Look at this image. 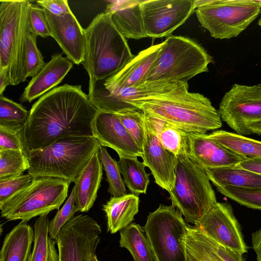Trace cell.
I'll use <instances>...</instances> for the list:
<instances>
[{
    "label": "cell",
    "instance_id": "6da1fadb",
    "mask_svg": "<svg viewBox=\"0 0 261 261\" xmlns=\"http://www.w3.org/2000/svg\"><path fill=\"white\" fill-rule=\"evenodd\" d=\"M98 111L81 85L65 84L48 91L32 106L24 127L28 153L63 138L94 136Z\"/></svg>",
    "mask_w": 261,
    "mask_h": 261
},
{
    "label": "cell",
    "instance_id": "7a4b0ae2",
    "mask_svg": "<svg viewBox=\"0 0 261 261\" xmlns=\"http://www.w3.org/2000/svg\"><path fill=\"white\" fill-rule=\"evenodd\" d=\"M188 89V82L178 83L128 103L185 133L206 134L221 128L222 122L219 111L211 100Z\"/></svg>",
    "mask_w": 261,
    "mask_h": 261
},
{
    "label": "cell",
    "instance_id": "3957f363",
    "mask_svg": "<svg viewBox=\"0 0 261 261\" xmlns=\"http://www.w3.org/2000/svg\"><path fill=\"white\" fill-rule=\"evenodd\" d=\"M86 45L81 64L89 80L108 79L120 71L135 56L116 28L111 14L97 15L85 29Z\"/></svg>",
    "mask_w": 261,
    "mask_h": 261
},
{
    "label": "cell",
    "instance_id": "277c9868",
    "mask_svg": "<svg viewBox=\"0 0 261 261\" xmlns=\"http://www.w3.org/2000/svg\"><path fill=\"white\" fill-rule=\"evenodd\" d=\"M94 136L72 137L60 139L44 147L28 151V174L34 178L49 177L69 184L101 146Z\"/></svg>",
    "mask_w": 261,
    "mask_h": 261
},
{
    "label": "cell",
    "instance_id": "5b68a950",
    "mask_svg": "<svg viewBox=\"0 0 261 261\" xmlns=\"http://www.w3.org/2000/svg\"><path fill=\"white\" fill-rule=\"evenodd\" d=\"M213 57L198 42L180 36H169L163 42L145 83L169 85L188 81L207 72Z\"/></svg>",
    "mask_w": 261,
    "mask_h": 261
},
{
    "label": "cell",
    "instance_id": "8992f818",
    "mask_svg": "<svg viewBox=\"0 0 261 261\" xmlns=\"http://www.w3.org/2000/svg\"><path fill=\"white\" fill-rule=\"evenodd\" d=\"M169 194L172 204L185 221L194 225L217 202L205 171L189 156L184 145L177 156L175 181Z\"/></svg>",
    "mask_w": 261,
    "mask_h": 261
},
{
    "label": "cell",
    "instance_id": "52a82bcc",
    "mask_svg": "<svg viewBox=\"0 0 261 261\" xmlns=\"http://www.w3.org/2000/svg\"><path fill=\"white\" fill-rule=\"evenodd\" d=\"M25 0L0 1V69H6L10 85L24 82L26 36L30 31L29 8Z\"/></svg>",
    "mask_w": 261,
    "mask_h": 261
},
{
    "label": "cell",
    "instance_id": "ba28073f",
    "mask_svg": "<svg viewBox=\"0 0 261 261\" xmlns=\"http://www.w3.org/2000/svg\"><path fill=\"white\" fill-rule=\"evenodd\" d=\"M194 6L201 26L219 39L237 37L261 12L256 0L194 1Z\"/></svg>",
    "mask_w": 261,
    "mask_h": 261
},
{
    "label": "cell",
    "instance_id": "9c48e42d",
    "mask_svg": "<svg viewBox=\"0 0 261 261\" xmlns=\"http://www.w3.org/2000/svg\"><path fill=\"white\" fill-rule=\"evenodd\" d=\"M70 184L53 177L34 178L30 185L0 206L1 217L8 221L28 222L59 210L67 197Z\"/></svg>",
    "mask_w": 261,
    "mask_h": 261
},
{
    "label": "cell",
    "instance_id": "30bf717a",
    "mask_svg": "<svg viewBox=\"0 0 261 261\" xmlns=\"http://www.w3.org/2000/svg\"><path fill=\"white\" fill-rule=\"evenodd\" d=\"M187 227L181 214L172 204H160L149 214L144 229L154 261H187Z\"/></svg>",
    "mask_w": 261,
    "mask_h": 261
},
{
    "label": "cell",
    "instance_id": "8fae6325",
    "mask_svg": "<svg viewBox=\"0 0 261 261\" xmlns=\"http://www.w3.org/2000/svg\"><path fill=\"white\" fill-rule=\"evenodd\" d=\"M101 233L100 226L93 218L83 214L74 217L55 240L58 261H91Z\"/></svg>",
    "mask_w": 261,
    "mask_h": 261
},
{
    "label": "cell",
    "instance_id": "7c38bea8",
    "mask_svg": "<svg viewBox=\"0 0 261 261\" xmlns=\"http://www.w3.org/2000/svg\"><path fill=\"white\" fill-rule=\"evenodd\" d=\"M218 111L221 120L237 134L247 135L248 126L261 121V90L235 84L225 93Z\"/></svg>",
    "mask_w": 261,
    "mask_h": 261
},
{
    "label": "cell",
    "instance_id": "4fadbf2b",
    "mask_svg": "<svg viewBox=\"0 0 261 261\" xmlns=\"http://www.w3.org/2000/svg\"><path fill=\"white\" fill-rule=\"evenodd\" d=\"M147 37L169 36L195 11L194 1L147 0L141 3Z\"/></svg>",
    "mask_w": 261,
    "mask_h": 261
},
{
    "label": "cell",
    "instance_id": "5bb4252c",
    "mask_svg": "<svg viewBox=\"0 0 261 261\" xmlns=\"http://www.w3.org/2000/svg\"><path fill=\"white\" fill-rule=\"evenodd\" d=\"M195 225L219 245L242 254L247 252L239 224L228 203L217 202Z\"/></svg>",
    "mask_w": 261,
    "mask_h": 261
},
{
    "label": "cell",
    "instance_id": "9a60e30c",
    "mask_svg": "<svg viewBox=\"0 0 261 261\" xmlns=\"http://www.w3.org/2000/svg\"><path fill=\"white\" fill-rule=\"evenodd\" d=\"M163 42L142 50L120 71L100 81L89 80V90L112 92L138 87L145 84L156 60Z\"/></svg>",
    "mask_w": 261,
    "mask_h": 261
},
{
    "label": "cell",
    "instance_id": "2e32d148",
    "mask_svg": "<svg viewBox=\"0 0 261 261\" xmlns=\"http://www.w3.org/2000/svg\"><path fill=\"white\" fill-rule=\"evenodd\" d=\"M93 130L101 145L113 149L119 157L142 156V150L116 114L98 111L93 122Z\"/></svg>",
    "mask_w": 261,
    "mask_h": 261
},
{
    "label": "cell",
    "instance_id": "e0dca14e",
    "mask_svg": "<svg viewBox=\"0 0 261 261\" xmlns=\"http://www.w3.org/2000/svg\"><path fill=\"white\" fill-rule=\"evenodd\" d=\"M43 9L51 37L73 63L81 64L84 60L85 50V29L82 27L72 12L55 15Z\"/></svg>",
    "mask_w": 261,
    "mask_h": 261
},
{
    "label": "cell",
    "instance_id": "ac0fdd59",
    "mask_svg": "<svg viewBox=\"0 0 261 261\" xmlns=\"http://www.w3.org/2000/svg\"><path fill=\"white\" fill-rule=\"evenodd\" d=\"M184 145L189 156L203 169L236 166L245 159L218 144L206 134L185 133Z\"/></svg>",
    "mask_w": 261,
    "mask_h": 261
},
{
    "label": "cell",
    "instance_id": "d6986e66",
    "mask_svg": "<svg viewBox=\"0 0 261 261\" xmlns=\"http://www.w3.org/2000/svg\"><path fill=\"white\" fill-rule=\"evenodd\" d=\"M141 157L155 182L169 193L174 186L177 156L166 149L146 126Z\"/></svg>",
    "mask_w": 261,
    "mask_h": 261
},
{
    "label": "cell",
    "instance_id": "ffe728a7",
    "mask_svg": "<svg viewBox=\"0 0 261 261\" xmlns=\"http://www.w3.org/2000/svg\"><path fill=\"white\" fill-rule=\"evenodd\" d=\"M73 66V63L62 54H55L39 72L32 77L21 94V102H31L59 84Z\"/></svg>",
    "mask_w": 261,
    "mask_h": 261
},
{
    "label": "cell",
    "instance_id": "44dd1931",
    "mask_svg": "<svg viewBox=\"0 0 261 261\" xmlns=\"http://www.w3.org/2000/svg\"><path fill=\"white\" fill-rule=\"evenodd\" d=\"M142 1H109L106 13L111 14L114 24L125 38L136 40L147 37L142 18Z\"/></svg>",
    "mask_w": 261,
    "mask_h": 261
},
{
    "label": "cell",
    "instance_id": "7402d4cb",
    "mask_svg": "<svg viewBox=\"0 0 261 261\" xmlns=\"http://www.w3.org/2000/svg\"><path fill=\"white\" fill-rule=\"evenodd\" d=\"M102 174L103 166L97 151L83 168L74 182L75 205L77 211L87 212L93 206Z\"/></svg>",
    "mask_w": 261,
    "mask_h": 261
},
{
    "label": "cell",
    "instance_id": "603a6c76",
    "mask_svg": "<svg viewBox=\"0 0 261 261\" xmlns=\"http://www.w3.org/2000/svg\"><path fill=\"white\" fill-rule=\"evenodd\" d=\"M139 202L138 195L133 193L118 197L112 196L102 206L108 231L114 234L129 226L139 212Z\"/></svg>",
    "mask_w": 261,
    "mask_h": 261
},
{
    "label": "cell",
    "instance_id": "cb8c5ba5",
    "mask_svg": "<svg viewBox=\"0 0 261 261\" xmlns=\"http://www.w3.org/2000/svg\"><path fill=\"white\" fill-rule=\"evenodd\" d=\"M35 232L27 222L21 221L6 236L0 252V261H28Z\"/></svg>",
    "mask_w": 261,
    "mask_h": 261
},
{
    "label": "cell",
    "instance_id": "d4e9b609",
    "mask_svg": "<svg viewBox=\"0 0 261 261\" xmlns=\"http://www.w3.org/2000/svg\"><path fill=\"white\" fill-rule=\"evenodd\" d=\"M203 169L217 188L233 187L247 189H261V175L238 165Z\"/></svg>",
    "mask_w": 261,
    "mask_h": 261
},
{
    "label": "cell",
    "instance_id": "484cf974",
    "mask_svg": "<svg viewBox=\"0 0 261 261\" xmlns=\"http://www.w3.org/2000/svg\"><path fill=\"white\" fill-rule=\"evenodd\" d=\"M186 250L187 261H224L215 242L196 225L188 226Z\"/></svg>",
    "mask_w": 261,
    "mask_h": 261
},
{
    "label": "cell",
    "instance_id": "4316f807",
    "mask_svg": "<svg viewBox=\"0 0 261 261\" xmlns=\"http://www.w3.org/2000/svg\"><path fill=\"white\" fill-rule=\"evenodd\" d=\"M207 136L218 144L245 159L261 158V141L223 130L214 131Z\"/></svg>",
    "mask_w": 261,
    "mask_h": 261
},
{
    "label": "cell",
    "instance_id": "83f0119b",
    "mask_svg": "<svg viewBox=\"0 0 261 261\" xmlns=\"http://www.w3.org/2000/svg\"><path fill=\"white\" fill-rule=\"evenodd\" d=\"M120 247L127 249L134 261H154L144 227L133 223L120 232Z\"/></svg>",
    "mask_w": 261,
    "mask_h": 261
},
{
    "label": "cell",
    "instance_id": "f1b7e54d",
    "mask_svg": "<svg viewBox=\"0 0 261 261\" xmlns=\"http://www.w3.org/2000/svg\"><path fill=\"white\" fill-rule=\"evenodd\" d=\"M143 113L146 128L157 137L166 149L177 156L183 147L185 132L164 120Z\"/></svg>",
    "mask_w": 261,
    "mask_h": 261
},
{
    "label": "cell",
    "instance_id": "f546056e",
    "mask_svg": "<svg viewBox=\"0 0 261 261\" xmlns=\"http://www.w3.org/2000/svg\"><path fill=\"white\" fill-rule=\"evenodd\" d=\"M124 184L133 194H146L150 182L145 166L136 156L119 157L118 162Z\"/></svg>",
    "mask_w": 261,
    "mask_h": 261
},
{
    "label": "cell",
    "instance_id": "4dcf8cb0",
    "mask_svg": "<svg viewBox=\"0 0 261 261\" xmlns=\"http://www.w3.org/2000/svg\"><path fill=\"white\" fill-rule=\"evenodd\" d=\"M98 155L106 173L109 184L108 192L115 197L125 195V186L121 177L118 162L111 157L105 146L100 147Z\"/></svg>",
    "mask_w": 261,
    "mask_h": 261
},
{
    "label": "cell",
    "instance_id": "1f68e13d",
    "mask_svg": "<svg viewBox=\"0 0 261 261\" xmlns=\"http://www.w3.org/2000/svg\"><path fill=\"white\" fill-rule=\"evenodd\" d=\"M48 215L39 216L35 222L33 247L28 261H47L51 239L48 232Z\"/></svg>",
    "mask_w": 261,
    "mask_h": 261
},
{
    "label": "cell",
    "instance_id": "d6a6232c",
    "mask_svg": "<svg viewBox=\"0 0 261 261\" xmlns=\"http://www.w3.org/2000/svg\"><path fill=\"white\" fill-rule=\"evenodd\" d=\"M29 168V160L26 153L0 149V179L23 174Z\"/></svg>",
    "mask_w": 261,
    "mask_h": 261
},
{
    "label": "cell",
    "instance_id": "836d02e7",
    "mask_svg": "<svg viewBox=\"0 0 261 261\" xmlns=\"http://www.w3.org/2000/svg\"><path fill=\"white\" fill-rule=\"evenodd\" d=\"M29 115L22 105L0 95V125L24 128Z\"/></svg>",
    "mask_w": 261,
    "mask_h": 261
},
{
    "label": "cell",
    "instance_id": "e575fe53",
    "mask_svg": "<svg viewBox=\"0 0 261 261\" xmlns=\"http://www.w3.org/2000/svg\"><path fill=\"white\" fill-rule=\"evenodd\" d=\"M115 114L142 150L145 136V123L143 112L138 108H129L124 109Z\"/></svg>",
    "mask_w": 261,
    "mask_h": 261
},
{
    "label": "cell",
    "instance_id": "d590c367",
    "mask_svg": "<svg viewBox=\"0 0 261 261\" xmlns=\"http://www.w3.org/2000/svg\"><path fill=\"white\" fill-rule=\"evenodd\" d=\"M37 37L29 32L26 36L24 59L23 79L34 77L46 64L43 57L37 45Z\"/></svg>",
    "mask_w": 261,
    "mask_h": 261
},
{
    "label": "cell",
    "instance_id": "8d00e7d4",
    "mask_svg": "<svg viewBox=\"0 0 261 261\" xmlns=\"http://www.w3.org/2000/svg\"><path fill=\"white\" fill-rule=\"evenodd\" d=\"M222 195L247 207L261 210V189H247L233 187L217 188Z\"/></svg>",
    "mask_w": 261,
    "mask_h": 261
},
{
    "label": "cell",
    "instance_id": "74e56055",
    "mask_svg": "<svg viewBox=\"0 0 261 261\" xmlns=\"http://www.w3.org/2000/svg\"><path fill=\"white\" fill-rule=\"evenodd\" d=\"M77 212L75 188L73 187L63 206L49 221L48 232L52 240H56L62 228L74 217V214Z\"/></svg>",
    "mask_w": 261,
    "mask_h": 261
},
{
    "label": "cell",
    "instance_id": "f35d334b",
    "mask_svg": "<svg viewBox=\"0 0 261 261\" xmlns=\"http://www.w3.org/2000/svg\"><path fill=\"white\" fill-rule=\"evenodd\" d=\"M33 179L28 173L0 179V206L30 185Z\"/></svg>",
    "mask_w": 261,
    "mask_h": 261
},
{
    "label": "cell",
    "instance_id": "ab89813d",
    "mask_svg": "<svg viewBox=\"0 0 261 261\" xmlns=\"http://www.w3.org/2000/svg\"><path fill=\"white\" fill-rule=\"evenodd\" d=\"M23 129L0 125V149L18 150L28 154Z\"/></svg>",
    "mask_w": 261,
    "mask_h": 261
},
{
    "label": "cell",
    "instance_id": "60d3db41",
    "mask_svg": "<svg viewBox=\"0 0 261 261\" xmlns=\"http://www.w3.org/2000/svg\"><path fill=\"white\" fill-rule=\"evenodd\" d=\"M30 31L36 36L43 38L52 37L42 8L30 3L29 8Z\"/></svg>",
    "mask_w": 261,
    "mask_h": 261
},
{
    "label": "cell",
    "instance_id": "b9f144b4",
    "mask_svg": "<svg viewBox=\"0 0 261 261\" xmlns=\"http://www.w3.org/2000/svg\"><path fill=\"white\" fill-rule=\"evenodd\" d=\"M36 3L55 15H61L72 12L67 0H40Z\"/></svg>",
    "mask_w": 261,
    "mask_h": 261
},
{
    "label": "cell",
    "instance_id": "7bdbcfd3",
    "mask_svg": "<svg viewBox=\"0 0 261 261\" xmlns=\"http://www.w3.org/2000/svg\"><path fill=\"white\" fill-rule=\"evenodd\" d=\"M215 244L218 254L224 261H244L241 253L224 247L216 242Z\"/></svg>",
    "mask_w": 261,
    "mask_h": 261
},
{
    "label": "cell",
    "instance_id": "ee69618b",
    "mask_svg": "<svg viewBox=\"0 0 261 261\" xmlns=\"http://www.w3.org/2000/svg\"><path fill=\"white\" fill-rule=\"evenodd\" d=\"M238 165L245 169L261 175V158L244 159Z\"/></svg>",
    "mask_w": 261,
    "mask_h": 261
},
{
    "label": "cell",
    "instance_id": "f6af8a7d",
    "mask_svg": "<svg viewBox=\"0 0 261 261\" xmlns=\"http://www.w3.org/2000/svg\"><path fill=\"white\" fill-rule=\"evenodd\" d=\"M251 242L257 261H261V228L252 234Z\"/></svg>",
    "mask_w": 261,
    "mask_h": 261
},
{
    "label": "cell",
    "instance_id": "bcb514c9",
    "mask_svg": "<svg viewBox=\"0 0 261 261\" xmlns=\"http://www.w3.org/2000/svg\"><path fill=\"white\" fill-rule=\"evenodd\" d=\"M10 85V83L7 76V69H0V95H3L6 88Z\"/></svg>",
    "mask_w": 261,
    "mask_h": 261
},
{
    "label": "cell",
    "instance_id": "7dc6e473",
    "mask_svg": "<svg viewBox=\"0 0 261 261\" xmlns=\"http://www.w3.org/2000/svg\"><path fill=\"white\" fill-rule=\"evenodd\" d=\"M56 245L55 240L51 239L47 261H58V254Z\"/></svg>",
    "mask_w": 261,
    "mask_h": 261
},
{
    "label": "cell",
    "instance_id": "c3c4849f",
    "mask_svg": "<svg viewBox=\"0 0 261 261\" xmlns=\"http://www.w3.org/2000/svg\"><path fill=\"white\" fill-rule=\"evenodd\" d=\"M252 134L261 135V121L251 123L247 127V135Z\"/></svg>",
    "mask_w": 261,
    "mask_h": 261
},
{
    "label": "cell",
    "instance_id": "681fc988",
    "mask_svg": "<svg viewBox=\"0 0 261 261\" xmlns=\"http://www.w3.org/2000/svg\"><path fill=\"white\" fill-rule=\"evenodd\" d=\"M91 261H98L96 254H95L92 258Z\"/></svg>",
    "mask_w": 261,
    "mask_h": 261
},
{
    "label": "cell",
    "instance_id": "f907efd6",
    "mask_svg": "<svg viewBox=\"0 0 261 261\" xmlns=\"http://www.w3.org/2000/svg\"><path fill=\"white\" fill-rule=\"evenodd\" d=\"M257 88L261 90V84L256 85Z\"/></svg>",
    "mask_w": 261,
    "mask_h": 261
},
{
    "label": "cell",
    "instance_id": "816d5d0a",
    "mask_svg": "<svg viewBox=\"0 0 261 261\" xmlns=\"http://www.w3.org/2000/svg\"><path fill=\"white\" fill-rule=\"evenodd\" d=\"M258 3L261 4V0H256Z\"/></svg>",
    "mask_w": 261,
    "mask_h": 261
}]
</instances>
